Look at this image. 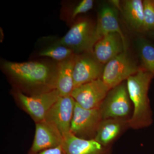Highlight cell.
Wrapping results in <instances>:
<instances>
[{
	"mask_svg": "<svg viewBox=\"0 0 154 154\" xmlns=\"http://www.w3.org/2000/svg\"><path fill=\"white\" fill-rule=\"evenodd\" d=\"M4 66L17 83L34 91L35 95L56 89L57 68L54 69L46 64L35 61L8 62Z\"/></svg>",
	"mask_w": 154,
	"mask_h": 154,
	"instance_id": "1",
	"label": "cell"
},
{
	"mask_svg": "<svg viewBox=\"0 0 154 154\" xmlns=\"http://www.w3.org/2000/svg\"><path fill=\"white\" fill-rule=\"evenodd\" d=\"M154 75L141 69L126 80L130 98L133 105V112L128 120L129 127L140 129L152 123V112L150 105L148 91Z\"/></svg>",
	"mask_w": 154,
	"mask_h": 154,
	"instance_id": "2",
	"label": "cell"
},
{
	"mask_svg": "<svg viewBox=\"0 0 154 154\" xmlns=\"http://www.w3.org/2000/svg\"><path fill=\"white\" fill-rule=\"evenodd\" d=\"M103 119L109 118L129 119L131 100L126 83H121L110 89L100 106Z\"/></svg>",
	"mask_w": 154,
	"mask_h": 154,
	"instance_id": "3",
	"label": "cell"
},
{
	"mask_svg": "<svg viewBox=\"0 0 154 154\" xmlns=\"http://www.w3.org/2000/svg\"><path fill=\"white\" fill-rule=\"evenodd\" d=\"M96 27L87 20L76 23L58 44L71 49L75 54L93 53L96 41L94 37Z\"/></svg>",
	"mask_w": 154,
	"mask_h": 154,
	"instance_id": "4",
	"label": "cell"
},
{
	"mask_svg": "<svg viewBox=\"0 0 154 154\" xmlns=\"http://www.w3.org/2000/svg\"><path fill=\"white\" fill-rule=\"evenodd\" d=\"M102 119L100 108L85 109L75 102L71 124L70 132L82 139H95Z\"/></svg>",
	"mask_w": 154,
	"mask_h": 154,
	"instance_id": "5",
	"label": "cell"
},
{
	"mask_svg": "<svg viewBox=\"0 0 154 154\" xmlns=\"http://www.w3.org/2000/svg\"><path fill=\"white\" fill-rule=\"evenodd\" d=\"M141 69L124 51L105 64L102 79L110 90Z\"/></svg>",
	"mask_w": 154,
	"mask_h": 154,
	"instance_id": "6",
	"label": "cell"
},
{
	"mask_svg": "<svg viewBox=\"0 0 154 154\" xmlns=\"http://www.w3.org/2000/svg\"><path fill=\"white\" fill-rule=\"evenodd\" d=\"M60 96L57 89L31 96L20 92L17 94L20 105L36 123L44 121L50 109Z\"/></svg>",
	"mask_w": 154,
	"mask_h": 154,
	"instance_id": "7",
	"label": "cell"
},
{
	"mask_svg": "<svg viewBox=\"0 0 154 154\" xmlns=\"http://www.w3.org/2000/svg\"><path fill=\"white\" fill-rule=\"evenodd\" d=\"M75 104V101L71 96H60L44 120L53 128L63 140L70 133Z\"/></svg>",
	"mask_w": 154,
	"mask_h": 154,
	"instance_id": "8",
	"label": "cell"
},
{
	"mask_svg": "<svg viewBox=\"0 0 154 154\" xmlns=\"http://www.w3.org/2000/svg\"><path fill=\"white\" fill-rule=\"evenodd\" d=\"M110 89L102 79L75 88L71 96L81 107L87 109L100 108Z\"/></svg>",
	"mask_w": 154,
	"mask_h": 154,
	"instance_id": "9",
	"label": "cell"
},
{
	"mask_svg": "<svg viewBox=\"0 0 154 154\" xmlns=\"http://www.w3.org/2000/svg\"><path fill=\"white\" fill-rule=\"evenodd\" d=\"M104 66L97 60L93 53L77 54L74 68V89L83 84L102 79Z\"/></svg>",
	"mask_w": 154,
	"mask_h": 154,
	"instance_id": "10",
	"label": "cell"
},
{
	"mask_svg": "<svg viewBox=\"0 0 154 154\" xmlns=\"http://www.w3.org/2000/svg\"><path fill=\"white\" fill-rule=\"evenodd\" d=\"M63 138L45 121L36 123L34 140L28 154L37 153L62 145Z\"/></svg>",
	"mask_w": 154,
	"mask_h": 154,
	"instance_id": "11",
	"label": "cell"
},
{
	"mask_svg": "<svg viewBox=\"0 0 154 154\" xmlns=\"http://www.w3.org/2000/svg\"><path fill=\"white\" fill-rule=\"evenodd\" d=\"M124 51L126 50L121 36L118 33H112L97 42L94 46L93 54L99 62L106 64Z\"/></svg>",
	"mask_w": 154,
	"mask_h": 154,
	"instance_id": "12",
	"label": "cell"
},
{
	"mask_svg": "<svg viewBox=\"0 0 154 154\" xmlns=\"http://www.w3.org/2000/svg\"><path fill=\"white\" fill-rule=\"evenodd\" d=\"M62 146L66 154H111V147L105 146L95 139H82L70 133L64 138Z\"/></svg>",
	"mask_w": 154,
	"mask_h": 154,
	"instance_id": "13",
	"label": "cell"
},
{
	"mask_svg": "<svg viewBox=\"0 0 154 154\" xmlns=\"http://www.w3.org/2000/svg\"><path fill=\"white\" fill-rule=\"evenodd\" d=\"M112 33H118L121 36L126 50L125 38L119 26L115 11L111 7L106 6L99 13L95 28L94 37L96 43L104 36Z\"/></svg>",
	"mask_w": 154,
	"mask_h": 154,
	"instance_id": "14",
	"label": "cell"
},
{
	"mask_svg": "<svg viewBox=\"0 0 154 154\" xmlns=\"http://www.w3.org/2000/svg\"><path fill=\"white\" fill-rule=\"evenodd\" d=\"M129 119L109 118L103 119L99 125L95 140L105 146H110L129 127Z\"/></svg>",
	"mask_w": 154,
	"mask_h": 154,
	"instance_id": "15",
	"label": "cell"
},
{
	"mask_svg": "<svg viewBox=\"0 0 154 154\" xmlns=\"http://www.w3.org/2000/svg\"><path fill=\"white\" fill-rule=\"evenodd\" d=\"M77 55L74 54L58 64L56 89L62 97L71 96L74 89L73 72Z\"/></svg>",
	"mask_w": 154,
	"mask_h": 154,
	"instance_id": "16",
	"label": "cell"
},
{
	"mask_svg": "<svg viewBox=\"0 0 154 154\" xmlns=\"http://www.w3.org/2000/svg\"><path fill=\"white\" fill-rule=\"evenodd\" d=\"M122 3V11L129 25L135 30L143 31V1L126 0Z\"/></svg>",
	"mask_w": 154,
	"mask_h": 154,
	"instance_id": "17",
	"label": "cell"
},
{
	"mask_svg": "<svg viewBox=\"0 0 154 154\" xmlns=\"http://www.w3.org/2000/svg\"><path fill=\"white\" fill-rule=\"evenodd\" d=\"M141 68L154 75V45L144 38L138 42Z\"/></svg>",
	"mask_w": 154,
	"mask_h": 154,
	"instance_id": "18",
	"label": "cell"
},
{
	"mask_svg": "<svg viewBox=\"0 0 154 154\" xmlns=\"http://www.w3.org/2000/svg\"><path fill=\"white\" fill-rule=\"evenodd\" d=\"M74 54L71 49L60 45L44 50L39 53L41 56L51 57L60 62L71 57Z\"/></svg>",
	"mask_w": 154,
	"mask_h": 154,
	"instance_id": "19",
	"label": "cell"
},
{
	"mask_svg": "<svg viewBox=\"0 0 154 154\" xmlns=\"http://www.w3.org/2000/svg\"><path fill=\"white\" fill-rule=\"evenodd\" d=\"M143 31L150 32L154 30V0L143 1Z\"/></svg>",
	"mask_w": 154,
	"mask_h": 154,
	"instance_id": "20",
	"label": "cell"
},
{
	"mask_svg": "<svg viewBox=\"0 0 154 154\" xmlns=\"http://www.w3.org/2000/svg\"><path fill=\"white\" fill-rule=\"evenodd\" d=\"M94 6V1L92 0H83L75 8L72 14V19H74L77 15L86 13L90 11Z\"/></svg>",
	"mask_w": 154,
	"mask_h": 154,
	"instance_id": "21",
	"label": "cell"
},
{
	"mask_svg": "<svg viewBox=\"0 0 154 154\" xmlns=\"http://www.w3.org/2000/svg\"><path fill=\"white\" fill-rule=\"evenodd\" d=\"M33 154H66L62 146V145L54 148L48 149Z\"/></svg>",
	"mask_w": 154,
	"mask_h": 154,
	"instance_id": "22",
	"label": "cell"
},
{
	"mask_svg": "<svg viewBox=\"0 0 154 154\" xmlns=\"http://www.w3.org/2000/svg\"><path fill=\"white\" fill-rule=\"evenodd\" d=\"M149 33H150L152 36L154 38V30H153V31H151V32H149Z\"/></svg>",
	"mask_w": 154,
	"mask_h": 154,
	"instance_id": "23",
	"label": "cell"
}]
</instances>
